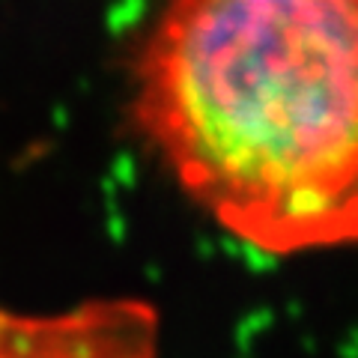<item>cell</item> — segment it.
Wrapping results in <instances>:
<instances>
[{"mask_svg": "<svg viewBox=\"0 0 358 358\" xmlns=\"http://www.w3.org/2000/svg\"><path fill=\"white\" fill-rule=\"evenodd\" d=\"M129 117L236 242L358 245V0H162L131 54Z\"/></svg>", "mask_w": 358, "mask_h": 358, "instance_id": "obj_1", "label": "cell"}]
</instances>
